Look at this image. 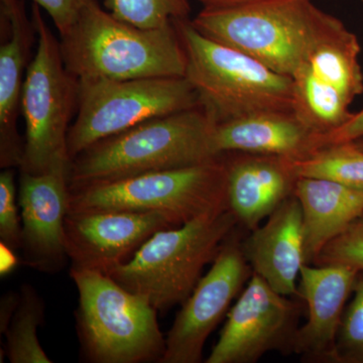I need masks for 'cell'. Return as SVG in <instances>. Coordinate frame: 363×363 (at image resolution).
I'll use <instances>...</instances> for the list:
<instances>
[{"label": "cell", "instance_id": "cell-1", "mask_svg": "<svg viewBox=\"0 0 363 363\" xmlns=\"http://www.w3.org/2000/svg\"><path fill=\"white\" fill-rule=\"evenodd\" d=\"M67 70L83 79L185 77L187 56L175 23L143 28L88 0L68 32L60 35Z\"/></svg>", "mask_w": 363, "mask_h": 363}, {"label": "cell", "instance_id": "cell-2", "mask_svg": "<svg viewBox=\"0 0 363 363\" xmlns=\"http://www.w3.org/2000/svg\"><path fill=\"white\" fill-rule=\"evenodd\" d=\"M215 125L212 117L198 106L104 138L72 160L70 189L213 160L219 157L212 143Z\"/></svg>", "mask_w": 363, "mask_h": 363}, {"label": "cell", "instance_id": "cell-3", "mask_svg": "<svg viewBox=\"0 0 363 363\" xmlns=\"http://www.w3.org/2000/svg\"><path fill=\"white\" fill-rule=\"evenodd\" d=\"M191 23L205 37L292 78L319 40L342 21L312 0H260L233 9H203Z\"/></svg>", "mask_w": 363, "mask_h": 363}, {"label": "cell", "instance_id": "cell-4", "mask_svg": "<svg viewBox=\"0 0 363 363\" xmlns=\"http://www.w3.org/2000/svg\"><path fill=\"white\" fill-rule=\"evenodd\" d=\"M238 225L230 208H222L182 226L162 229L107 276L145 298L157 312L168 311L185 303L203 269L213 262Z\"/></svg>", "mask_w": 363, "mask_h": 363}, {"label": "cell", "instance_id": "cell-5", "mask_svg": "<svg viewBox=\"0 0 363 363\" xmlns=\"http://www.w3.org/2000/svg\"><path fill=\"white\" fill-rule=\"evenodd\" d=\"M187 56L185 77L216 123L262 111H293V79L174 21Z\"/></svg>", "mask_w": 363, "mask_h": 363}, {"label": "cell", "instance_id": "cell-6", "mask_svg": "<svg viewBox=\"0 0 363 363\" xmlns=\"http://www.w3.org/2000/svg\"><path fill=\"white\" fill-rule=\"evenodd\" d=\"M79 295L76 327L81 350L94 363L161 362L166 337L157 311L102 272L72 267Z\"/></svg>", "mask_w": 363, "mask_h": 363}, {"label": "cell", "instance_id": "cell-7", "mask_svg": "<svg viewBox=\"0 0 363 363\" xmlns=\"http://www.w3.org/2000/svg\"><path fill=\"white\" fill-rule=\"evenodd\" d=\"M229 208L224 157L70 189L68 212H156L177 227Z\"/></svg>", "mask_w": 363, "mask_h": 363}, {"label": "cell", "instance_id": "cell-8", "mask_svg": "<svg viewBox=\"0 0 363 363\" xmlns=\"http://www.w3.org/2000/svg\"><path fill=\"white\" fill-rule=\"evenodd\" d=\"M37 52L26 70L21 114L25 119V154L20 172L42 174L62 162H71L67 149L71 118L77 111L78 79L67 70L60 40L33 4Z\"/></svg>", "mask_w": 363, "mask_h": 363}, {"label": "cell", "instance_id": "cell-9", "mask_svg": "<svg viewBox=\"0 0 363 363\" xmlns=\"http://www.w3.org/2000/svg\"><path fill=\"white\" fill-rule=\"evenodd\" d=\"M78 81L77 116L67 140L71 161L104 138L157 117L200 106L197 93L186 77Z\"/></svg>", "mask_w": 363, "mask_h": 363}, {"label": "cell", "instance_id": "cell-10", "mask_svg": "<svg viewBox=\"0 0 363 363\" xmlns=\"http://www.w3.org/2000/svg\"><path fill=\"white\" fill-rule=\"evenodd\" d=\"M252 274L235 230L224 241L211 269L177 314L160 363H200L205 342Z\"/></svg>", "mask_w": 363, "mask_h": 363}, {"label": "cell", "instance_id": "cell-11", "mask_svg": "<svg viewBox=\"0 0 363 363\" xmlns=\"http://www.w3.org/2000/svg\"><path fill=\"white\" fill-rule=\"evenodd\" d=\"M298 303L252 272L205 362L255 363L271 351L291 354L298 328Z\"/></svg>", "mask_w": 363, "mask_h": 363}, {"label": "cell", "instance_id": "cell-12", "mask_svg": "<svg viewBox=\"0 0 363 363\" xmlns=\"http://www.w3.org/2000/svg\"><path fill=\"white\" fill-rule=\"evenodd\" d=\"M71 162H62L42 174L20 172L23 264L35 271L57 272L68 259L65 219L68 213Z\"/></svg>", "mask_w": 363, "mask_h": 363}, {"label": "cell", "instance_id": "cell-13", "mask_svg": "<svg viewBox=\"0 0 363 363\" xmlns=\"http://www.w3.org/2000/svg\"><path fill=\"white\" fill-rule=\"evenodd\" d=\"M177 227L156 212H68L65 241L72 267L108 274L130 260L150 236Z\"/></svg>", "mask_w": 363, "mask_h": 363}, {"label": "cell", "instance_id": "cell-14", "mask_svg": "<svg viewBox=\"0 0 363 363\" xmlns=\"http://www.w3.org/2000/svg\"><path fill=\"white\" fill-rule=\"evenodd\" d=\"M358 272L343 264L302 267L298 297L305 301L308 318L294 336L291 353L310 362L336 363L339 328Z\"/></svg>", "mask_w": 363, "mask_h": 363}, {"label": "cell", "instance_id": "cell-15", "mask_svg": "<svg viewBox=\"0 0 363 363\" xmlns=\"http://www.w3.org/2000/svg\"><path fill=\"white\" fill-rule=\"evenodd\" d=\"M0 167L21 168L25 140L18 130L21 92L35 28L23 0H0Z\"/></svg>", "mask_w": 363, "mask_h": 363}, {"label": "cell", "instance_id": "cell-16", "mask_svg": "<svg viewBox=\"0 0 363 363\" xmlns=\"http://www.w3.org/2000/svg\"><path fill=\"white\" fill-rule=\"evenodd\" d=\"M227 200L241 224L252 231L294 195L298 177L285 157L226 152Z\"/></svg>", "mask_w": 363, "mask_h": 363}, {"label": "cell", "instance_id": "cell-17", "mask_svg": "<svg viewBox=\"0 0 363 363\" xmlns=\"http://www.w3.org/2000/svg\"><path fill=\"white\" fill-rule=\"evenodd\" d=\"M243 250L252 272L281 295L298 297L297 281L306 259L302 209L295 195L252 231Z\"/></svg>", "mask_w": 363, "mask_h": 363}, {"label": "cell", "instance_id": "cell-18", "mask_svg": "<svg viewBox=\"0 0 363 363\" xmlns=\"http://www.w3.org/2000/svg\"><path fill=\"white\" fill-rule=\"evenodd\" d=\"M323 135L293 111H262L216 123L212 136L217 156L226 152L269 155L296 161L324 147Z\"/></svg>", "mask_w": 363, "mask_h": 363}, {"label": "cell", "instance_id": "cell-19", "mask_svg": "<svg viewBox=\"0 0 363 363\" xmlns=\"http://www.w3.org/2000/svg\"><path fill=\"white\" fill-rule=\"evenodd\" d=\"M294 195L302 209L306 264L363 216V191L322 179L298 178Z\"/></svg>", "mask_w": 363, "mask_h": 363}, {"label": "cell", "instance_id": "cell-20", "mask_svg": "<svg viewBox=\"0 0 363 363\" xmlns=\"http://www.w3.org/2000/svg\"><path fill=\"white\" fill-rule=\"evenodd\" d=\"M362 52L357 35L343 23L319 40L304 65L313 75L352 104L363 93Z\"/></svg>", "mask_w": 363, "mask_h": 363}, {"label": "cell", "instance_id": "cell-21", "mask_svg": "<svg viewBox=\"0 0 363 363\" xmlns=\"http://www.w3.org/2000/svg\"><path fill=\"white\" fill-rule=\"evenodd\" d=\"M292 79L293 112L308 128L326 135L350 121V100L318 80L304 64Z\"/></svg>", "mask_w": 363, "mask_h": 363}, {"label": "cell", "instance_id": "cell-22", "mask_svg": "<svg viewBox=\"0 0 363 363\" xmlns=\"http://www.w3.org/2000/svg\"><path fill=\"white\" fill-rule=\"evenodd\" d=\"M289 162L298 178L322 179L363 191V150L353 142L329 143Z\"/></svg>", "mask_w": 363, "mask_h": 363}, {"label": "cell", "instance_id": "cell-23", "mask_svg": "<svg viewBox=\"0 0 363 363\" xmlns=\"http://www.w3.org/2000/svg\"><path fill=\"white\" fill-rule=\"evenodd\" d=\"M45 302L30 285L21 286L18 307L7 327L6 352L11 363H52L38 338L44 324Z\"/></svg>", "mask_w": 363, "mask_h": 363}, {"label": "cell", "instance_id": "cell-24", "mask_svg": "<svg viewBox=\"0 0 363 363\" xmlns=\"http://www.w3.org/2000/svg\"><path fill=\"white\" fill-rule=\"evenodd\" d=\"M105 7L119 20L143 28H162L188 18V0H105Z\"/></svg>", "mask_w": 363, "mask_h": 363}, {"label": "cell", "instance_id": "cell-25", "mask_svg": "<svg viewBox=\"0 0 363 363\" xmlns=\"http://www.w3.org/2000/svg\"><path fill=\"white\" fill-rule=\"evenodd\" d=\"M336 341V363H363V271L358 272Z\"/></svg>", "mask_w": 363, "mask_h": 363}, {"label": "cell", "instance_id": "cell-26", "mask_svg": "<svg viewBox=\"0 0 363 363\" xmlns=\"http://www.w3.org/2000/svg\"><path fill=\"white\" fill-rule=\"evenodd\" d=\"M313 264H343L363 271V216L329 242Z\"/></svg>", "mask_w": 363, "mask_h": 363}, {"label": "cell", "instance_id": "cell-27", "mask_svg": "<svg viewBox=\"0 0 363 363\" xmlns=\"http://www.w3.org/2000/svg\"><path fill=\"white\" fill-rule=\"evenodd\" d=\"M16 172L4 169L0 174V241L11 250H21V225L16 207Z\"/></svg>", "mask_w": 363, "mask_h": 363}, {"label": "cell", "instance_id": "cell-28", "mask_svg": "<svg viewBox=\"0 0 363 363\" xmlns=\"http://www.w3.org/2000/svg\"><path fill=\"white\" fill-rule=\"evenodd\" d=\"M47 11L60 35L68 32L88 0H33Z\"/></svg>", "mask_w": 363, "mask_h": 363}, {"label": "cell", "instance_id": "cell-29", "mask_svg": "<svg viewBox=\"0 0 363 363\" xmlns=\"http://www.w3.org/2000/svg\"><path fill=\"white\" fill-rule=\"evenodd\" d=\"M363 136V109L353 113L347 123L328 135H323V145L329 143L353 142Z\"/></svg>", "mask_w": 363, "mask_h": 363}, {"label": "cell", "instance_id": "cell-30", "mask_svg": "<svg viewBox=\"0 0 363 363\" xmlns=\"http://www.w3.org/2000/svg\"><path fill=\"white\" fill-rule=\"evenodd\" d=\"M20 300V293L6 294L0 303V333H6Z\"/></svg>", "mask_w": 363, "mask_h": 363}, {"label": "cell", "instance_id": "cell-31", "mask_svg": "<svg viewBox=\"0 0 363 363\" xmlns=\"http://www.w3.org/2000/svg\"><path fill=\"white\" fill-rule=\"evenodd\" d=\"M14 252L16 250L6 247L4 243H0V274L2 278L13 272L18 264V257Z\"/></svg>", "mask_w": 363, "mask_h": 363}, {"label": "cell", "instance_id": "cell-32", "mask_svg": "<svg viewBox=\"0 0 363 363\" xmlns=\"http://www.w3.org/2000/svg\"><path fill=\"white\" fill-rule=\"evenodd\" d=\"M204 9H233V7L245 6V4H253L260 0H197Z\"/></svg>", "mask_w": 363, "mask_h": 363}, {"label": "cell", "instance_id": "cell-33", "mask_svg": "<svg viewBox=\"0 0 363 363\" xmlns=\"http://www.w3.org/2000/svg\"><path fill=\"white\" fill-rule=\"evenodd\" d=\"M354 145L363 150V136L362 138H358L357 140H353Z\"/></svg>", "mask_w": 363, "mask_h": 363}]
</instances>
